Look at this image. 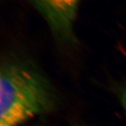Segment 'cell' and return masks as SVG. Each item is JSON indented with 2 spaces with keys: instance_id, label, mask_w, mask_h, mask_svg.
I'll return each instance as SVG.
<instances>
[{
  "instance_id": "1",
  "label": "cell",
  "mask_w": 126,
  "mask_h": 126,
  "mask_svg": "<svg viewBox=\"0 0 126 126\" xmlns=\"http://www.w3.org/2000/svg\"><path fill=\"white\" fill-rule=\"evenodd\" d=\"M59 103L49 79L30 60L6 56L0 72V126H20L55 111Z\"/></svg>"
},
{
  "instance_id": "3",
  "label": "cell",
  "mask_w": 126,
  "mask_h": 126,
  "mask_svg": "<svg viewBox=\"0 0 126 126\" xmlns=\"http://www.w3.org/2000/svg\"><path fill=\"white\" fill-rule=\"evenodd\" d=\"M119 98L126 114V87L122 88L119 93Z\"/></svg>"
},
{
  "instance_id": "2",
  "label": "cell",
  "mask_w": 126,
  "mask_h": 126,
  "mask_svg": "<svg viewBox=\"0 0 126 126\" xmlns=\"http://www.w3.org/2000/svg\"><path fill=\"white\" fill-rule=\"evenodd\" d=\"M56 39L67 45L77 43L74 23L81 0H30Z\"/></svg>"
}]
</instances>
